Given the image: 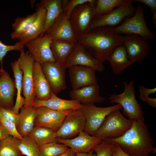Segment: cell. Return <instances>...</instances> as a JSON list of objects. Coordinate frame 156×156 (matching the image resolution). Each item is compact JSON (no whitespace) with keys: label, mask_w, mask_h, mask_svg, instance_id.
<instances>
[{"label":"cell","mask_w":156,"mask_h":156,"mask_svg":"<svg viewBox=\"0 0 156 156\" xmlns=\"http://www.w3.org/2000/svg\"><path fill=\"white\" fill-rule=\"evenodd\" d=\"M117 145L131 156H150L155 154L156 148L144 117L133 121L130 128L122 136L102 140Z\"/></svg>","instance_id":"cell-1"},{"label":"cell","mask_w":156,"mask_h":156,"mask_svg":"<svg viewBox=\"0 0 156 156\" xmlns=\"http://www.w3.org/2000/svg\"><path fill=\"white\" fill-rule=\"evenodd\" d=\"M77 42L93 57L104 62L116 47L123 44V36L112 31L110 27H101L79 36Z\"/></svg>","instance_id":"cell-2"},{"label":"cell","mask_w":156,"mask_h":156,"mask_svg":"<svg viewBox=\"0 0 156 156\" xmlns=\"http://www.w3.org/2000/svg\"><path fill=\"white\" fill-rule=\"evenodd\" d=\"M123 84V92L112 94L108 99L110 103L120 104L123 114L132 121L144 117L142 107L135 98L133 81L131 80L128 83L124 81Z\"/></svg>","instance_id":"cell-3"},{"label":"cell","mask_w":156,"mask_h":156,"mask_svg":"<svg viewBox=\"0 0 156 156\" xmlns=\"http://www.w3.org/2000/svg\"><path fill=\"white\" fill-rule=\"evenodd\" d=\"M110 28L112 31L120 35H136L147 40L155 38V35L146 23L144 8L139 3L132 16L127 18L119 26Z\"/></svg>","instance_id":"cell-4"},{"label":"cell","mask_w":156,"mask_h":156,"mask_svg":"<svg viewBox=\"0 0 156 156\" xmlns=\"http://www.w3.org/2000/svg\"><path fill=\"white\" fill-rule=\"evenodd\" d=\"M120 110L114 111L107 116L95 136L102 140L118 138L130 128L133 121L125 118Z\"/></svg>","instance_id":"cell-5"},{"label":"cell","mask_w":156,"mask_h":156,"mask_svg":"<svg viewBox=\"0 0 156 156\" xmlns=\"http://www.w3.org/2000/svg\"><path fill=\"white\" fill-rule=\"evenodd\" d=\"M17 60L19 67L23 72L22 87L23 94L25 103L24 107L26 108L33 107L35 96L33 85V71L35 62L32 55L24 49L20 51Z\"/></svg>","instance_id":"cell-6"},{"label":"cell","mask_w":156,"mask_h":156,"mask_svg":"<svg viewBox=\"0 0 156 156\" xmlns=\"http://www.w3.org/2000/svg\"><path fill=\"white\" fill-rule=\"evenodd\" d=\"M83 105L82 109L86 120L83 131L94 136L108 114L114 111L122 109L121 106L118 104L106 107H98L93 103Z\"/></svg>","instance_id":"cell-7"},{"label":"cell","mask_w":156,"mask_h":156,"mask_svg":"<svg viewBox=\"0 0 156 156\" xmlns=\"http://www.w3.org/2000/svg\"><path fill=\"white\" fill-rule=\"evenodd\" d=\"M136 8L132 4H123L107 14L95 16L90 24L88 32L99 27L113 28L118 26L134 14Z\"/></svg>","instance_id":"cell-8"},{"label":"cell","mask_w":156,"mask_h":156,"mask_svg":"<svg viewBox=\"0 0 156 156\" xmlns=\"http://www.w3.org/2000/svg\"><path fill=\"white\" fill-rule=\"evenodd\" d=\"M95 7L90 3H86L78 6L71 12L69 18L78 37L88 32L95 17Z\"/></svg>","instance_id":"cell-9"},{"label":"cell","mask_w":156,"mask_h":156,"mask_svg":"<svg viewBox=\"0 0 156 156\" xmlns=\"http://www.w3.org/2000/svg\"><path fill=\"white\" fill-rule=\"evenodd\" d=\"M123 44L129 59L133 63L144 62L151 50V45L148 40L137 35L123 36Z\"/></svg>","instance_id":"cell-10"},{"label":"cell","mask_w":156,"mask_h":156,"mask_svg":"<svg viewBox=\"0 0 156 156\" xmlns=\"http://www.w3.org/2000/svg\"><path fill=\"white\" fill-rule=\"evenodd\" d=\"M82 109L73 110L66 116L56 132L57 138L71 139L83 131L86 120Z\"/></svg>","instance_id":"cell-11"},{"label":"cell","mask_w":156,"mask_h":156,"mask_svg":"<svg viewBox=\"0 0 156 156\" xmlns=\"http://www.w3.org/2000/svg\"><path fill=\"white\" fill-rule=\"evenodd\" d=\"M41 65L53 94L57 95L66 89L64 64L55 61L47 62Z\"/></svg>","instance_id":"cell-12"},{"label":"cell","mask_w":156,"mask_h":156,"mask_svg":"<svg viewBox=\"0 0 156 156\" xmlns=\"http://www.w3.org/2000/svg\"><path fill=\"white\" fill-rule=\"evenodd\" d=\"M64 65L66 69L79 65L92 68L98 72H102L105 69L103 62L93 57L78 42L76 44L73 52Z\"/></svg>","instance_id":"cell-13"},{"label":"cell","mask_w":156,"mask_h":156,"mask_svg":"<svg viewBox=\"0 0 156 156\" xmlns=\"http://www.w3.org/2000/svg\"><path fill=\"white\" fill-rule=\"evenodd\" d=\"M45 34L49 35L52 40H62L75 44L77 42L78 36L69 17L64 12Z\"/></svg>","instance_id":"cell-14"},{"label":"cell","mask_w":156,"mask_h":156,"mask_svg":"<svg viewBox=\"0 0 156 156\" xmlns=\"http://www.w3.org/2000/svg\"><path fill=\"white\" fill-rule=\"evenodd\" d=\"M36 108L34 126L47 128L55 132L59 129L66 116L73 110L57 111L44 107Z\"/></svg>","instance_id":"cell-15"},{"label":"cell","mask_w":156,"mask_h":156,"mask_svg":"<svg viewBox=\"0 0 156 156\" xmlns=\"http://www.w3.org/2000/svg\"><path fill=\"white\" fill-rule=\"evenodd\" d=\"M52 39L50 36L44 34L27 43L25 46L33 56L35 62L42 65L48 62H55L51 44Z\"/></svg>","instance_id":"cell-16"},{"label":"cell","mask_w":156,"mask_h":156,"mask_svg":"<svg viewBox=\"0 0 156 156\" xmlns=\"http://www.w3.org/2000/svg\"><path fill=\"white\" fill-rule=\"evenodd\" d=\"M102 141L101 139L90 135L83 131L71 139H64L57 138L56 140V142L65 145L75 153L89 152Z\"/></svg>","instance_id":"cell-17"},{"label":"cell","mask_w":156,"mask_h":156,"mask_svg":"<svg viewBox=\"0 0 156 156\" xmlns=\"http://www.w3.org/2000/svg\"><path fill=\"white\" fill-rule=\"evenodd\" d=\"M71 86L73 90L97 83L94 69L87 66H74L68 68Z\"/></svg>","instance_id":"cell-18"},{"label":"cell","mask_w":156,"mask_h":156,"mask_svg":"<svg viewBox=\"0 0 156 156\" xmlns=\"http://www.w3.org/2000/svg\"><path fill=\"white\" fill-rule=\"evenodd\" d=\"M0 69V107L12 109L16 92L15 81L3 69Z\"/></svg>","instance_id":"cell-19"},{"label":"cell","mask_w":156,"mask_h":156,"mask_svg":"<svg viewBox=\"0 0 156 156\" xmlns=\"http://www.w3.org/2000/svg\"><path fill=\"white\" fill-rule=\"evenodd\" d=\"M42 107H47L55 111H63L81 109L83 108V105L77 100L63 99L53 93L51 97L46 100H40L35 99L33 107L37 108Z\"/></svg>","instance_id":"cell-20"},{"label":"cell","mask_w":156,"mask_h":156,"mask_svg":"<svg viewBox=\"0 0 156 156\" xmlns=\"http://www.w3.org/2000/svg\"><path fill=\"white\" fill-rule=\"evenodd\" d=\"M100 90V87L96 83L72 89L69 95L71 99L77 100L82 104L101 103L104 101L105 98L101 95Z\"/></svg>","instance_id":"cell-21"},{"label":"cell","mask_w":156,"mask_h":156,"mask_svg":"<svg viewBox=\"0 0 156 156\" xmlns=\"http://www.w3.org/2000/svg\"><path fill=\"white\" fill-rule=\"evenodd\" d=\"M33 85L35 98L46 100L51 96L53 92L43 72L41 64L35 62L33 71Z\"/></svg>","instance_id":"cell-22"},{"label":"cell","mask_w":156,"mask_h":156,"mask_svg":"<svg viewBox=\"0 0 156 156\" xmlns=\"http://www.w3.org/2000/svg\"><path fill=\"white\" fill-rule=\"evenodd\" d=\"M36 10L37 15L35 21L29 30L18 39L24 46L28 42L39 37L44 29L46 10L40 2L36 5Z\"/></svg>","instance_id":"cell-23"},{"label":"cell","mask_w":156,"mask_h":156,"mask_svg":"<svg viewBox=\"0 0 156 156\" xmlns=\"http://www.w3.org/2000/svg\"><path fill=\"white\" fill-rule=\"evenodd\" d=\"M107 61L110 63L113 73L116 76L121 74L133 64L129 59L123 44L117 46L113 50Z\"/></svg>","instance_id":"cell-24"},{"label":"cell","mask_w":156,"mask_h":156,"mask_svg":"<svg viewBox=\"0 0 156 156\" xmlns=\"http://www.w3.org/2000/svg\"><path fill=\"white\" fill-rule=\"evenodd\" d=\"M62 0H41L46 10L45 23L40 37L43 36L46 31L54 24L63 12Z\"/></svg>","instance_id":"cell-25"},{"label":"cell","mask_w":156,"mask_h":156,"mask_svg":"<svg viewBox=\"0 0 156 156\" xmlns=\"http://www.w3.org/2000/svg\"><path fill=\"white\" fill-rule=\"evenodd\" d=\"M19 114L20 118L17 127V131L23 138L28 135L34 126L36 114V108L28 109L23 106Z\"/></svg>","instance_id":"cell-26"},{"label":"cell","mask_w":156,"mask_h":156,"mask_svg":"<svg viewBox=\"0 0 156 156\" xmlns=\"http://www.w3.org/2000/svg\"><path fill=\"white\" fill-rule=\"evenodd\" d=\"M76 44L62 40H52L51 47L55 61L64 64L73 52Z\"/></svg>","instance_id":"cell-27"},{"label":"cell","mask_w":156,"mask_h":156,"mask_svg":"<svg viewBox=\"0 0 156 156\" xmlns=\"http://www.w3.org/2000/svg\"><path fill=\"white\" fill-rule=\"evenodd\" d=\"M14 74L16 92V98L15 104L12 109L15 113L19 114L20 109L25 104V98L22 97L21 94L23 91L22 79L23 72L18 66L17 60H16L10 64Z\"/></svg>","instance_id":"cell-28"},{"label":"cell","mask_w":156,"mask_h":156,"mask_svg":"<svg viewBox=\"0 0 156 156\" xmlns=\"http://www.w3.org/2000/svg\"><path fill=\"white\" fill-rule=\"evenodd\" d=\"M37 15L36 11L26 16L16 18L12 25L13 31L11 34V39H18L26 33L35 21Z\"/></svg>","instance_id":"cell-29"},{"label":"cell","mask_w":156,"mask_h":156,"mask_svg":"<svg viewBox=\"0 0 156 156\" xmlns=\"http://www.w3.org/2000/svg\"><path fill=\"white\" fill-rule=\"evenodd\" d=\"M28 135L38 146L53 142H56V132L47 128L34 126Z\"/></svg>","instance_id":"cell-30"},{"label":"cell","mask_w":156,"mask_h":156,"mask_svg":"<svg viewBox=\"0 0 156 156\" xmlns=\"http://www.w3.org/2000/svg\"><path fill=\"white\" fill-rule=\"evenodd\" d=\"M20 141L11 135L0 141V156H22L19 148Z\"/></svg>","instance_id":"cell-31"},{"label":"cell","mask_w":156,"mask_h":156,"mask_svg":"<svg viewBox=\"0 0 156 156\" xmlns=\"http://www.w3.org/2000/svg\"><path fill=\"white\" fill-rule=\"evenodd\" d=\"M133 0H98L95 7V16L107 14L122 5L132 4Z\"/></svg>","instance_id":"cell-32"},{"label":"cell","mask_w":156,"mask_h":156,"mask_svg":"<svg viewBox=\"0 0 156 156\" xmlns=\"http://www.w3.org/2000/svg\"><path fill=\"white\" fill-rule=\"evenodd\" d=\"M68 148L65 145L57 142L46 144L39 146L41 156H58L66 151Z\"/></svg>","instance_id":"cell-33"},{"label":"cell","mask_w":156,"mask_h":156,"mask_svg":"<svg viewBox=\"0 0 156 156\" xmlns=\"http://www.w3.org/2000/svg\"><path fill=\"white\" fill-rule=\"evenodd\" d=\"M19 148L23 155L26 156H41L39 146L29 135L20 140Z\"/></svg>","instance_id":"cell-34"},{"label":"cell","mask_w":156,"mask_h":156,"mask_svg":"<svg viewBox=\"0 0 156 156\" xmlns=\"http://www.w3.org/2000/svg\"><path fill=\"white\" fill-rule=\"evenodd\" d=\"M140 98L142 101L147 103L148 105L154 108H156V98L149 96L151 94H154L156 92V88H149L144 86L140 85L139 87Z\"/></svg>","instance_id":"cell-35"},{"label":"cell","mask_w":156,"mask_h":156,"mask_svg":"<svg viewBox=\"0 0 156 156\" xmlns=\"http://www.w3.org/2000/svg\"><path fill=\"white\" fill-rule=\"evenodd\" d=\"M25 46L18 41L16 42L14 45H6L3 43L0 40V69H3V59L8 52L13 50H17L20 51L24 49Z\"/></svg>","instance_id":"cell-36"},{"label":"cell","mask_w":156,"mask_h":156,"mask_svg":"<svg viewBox=\"0 0 156 156\" xmlns=\"http://www.w3.org/2000/svg\"><path fill=\"white\" fill-rule=\"evenodd\" d=\"M0 123L8 132L10 135L15 137L20 140L23 138L18 133L15 124L5 118L0 111Z\"/></svg>","instance_id":"cell-37"},{"label":"cell","mask_w":156,"mask_h":156,"mask_svg":"<svg viewBox=\"0 0 156 156\" xmlns=\"http://www.w3.org/2000/svg\"><path fill=\"white\" fill-rule=\"evenodd\" d=\"M114 145L102 141L95 146L92 150L96 156H112Z\"/></svg>","instance_id":"cell-38"},{"label":"cell","mask_w":156,"mask_h":156,"mask_svg":"<svg viewBox=\"0 0 156 156\" xmlns=\"http://www.w3.org/2000/svg\"><path fill=\"white\" fill-rule=\"evenodd\" d=\"M97 2V0H70L63 8V11L69 17L72 11L78 6L85 3H90L95 7Z\"/></svg>","instance_id":"cell-39"},{"label":"cell","mask_w":156,"mask_h":156,"mask_svg":"<svg viewBox=\"0 0 156 156\" xmlns=\"http://www.w3.org/2000/svg\"><path fill=\"white\" fill-rule=\"evenodd\" d=\"M0 111L3 116L14 123L17 128L20 118L19 113H15L12 109L1 107H0Z\"/></svg>","instance_id":"cell-40"},{"label":"cell","mask_w":156,"mask_h":156,"mask_svg":"<svg viewBox=\"0 0 156 156\" xmlns=\"http://www.w3.org/2000/svg\"><path fill=\"white\" fill-rule=\"evenodd\" d=\"M133 2L142 3L150 9L152 13V19L155 28L156 27V0H133Z\"/></svg>","instance_id":"cell-41"},{"label":"cell","mask_w":156,"mask_h":156,"mask_svg":"<svg viewBox=\"0 0 156 156\" xmlns=\"http://www.w3.org/2000/svg\"><path fill=\"white\" fill-rule=\"evenodd\" d=\"M114 145V144H113ZM112 156H131L123 151L118 146L114 145Z\"/></svg>","instance_id":"cell-42"},{"label":"cell","mask_w":156,"mask_h":156,"mask_svg":"<svg viewBox=\"0 0 156 156\" xmlns=\"http://www.w3.org/2000/svg\"><path fill=\"white\" fill-rule=\"evenodd\" d=\"M10 135L8 132L0 123V141L5 139Z\"/></svg>","instance_id":"cell-43"},{"label":"cell","mask_w":156,"mask_h":156,"mask_svg":"<svg viewBox=\"0 0 156 156\" xmlns=\"http://www.w3.org/2000/svg\"><path fill=\"white\" fill-rule=\"evenodd\" d=\"M58 156H76V153L70 148Z\"/></svg>","instance_id":"cell-44"},{"label":"cell","mask_w":156,"mask_h":156,"mask_svg":"<svg viewBox=\"0 0 156 156\" xmlns=\"http://www.w3.org/2000/svg\"><path fill=\"white\" fill-rule=\"evenodd\" d=\"M76 156H96V153L92 150L87 153H76Z\"/></svg>","instance_id":"cell-45"},{"label":"cell","mask_w":156,"mask_h":156,"mask_svg":"<svg viewBox=\"0 0 156 156\" xmlns=\"http://www.w3.org/2000/svg\"><path fill=\"white\" fill-rule=\"evenodd\" d=\"M1 70L0 69V75H1Z\"/></svg>","instance_id":"cell-46"},{"label":"cell","mask_w":156,"mask_h":156,"mask_svg":"<svg viewBox=\"0 0 156 156\" xmlns=\"http://www.w3.org/2000/svg\"><path fill=\"white\" fill-rule=\"evenodd\" d=\"M0 66H1V64H0Z\"/></svg>","instance_id":"cell-47"}]
</instances>
